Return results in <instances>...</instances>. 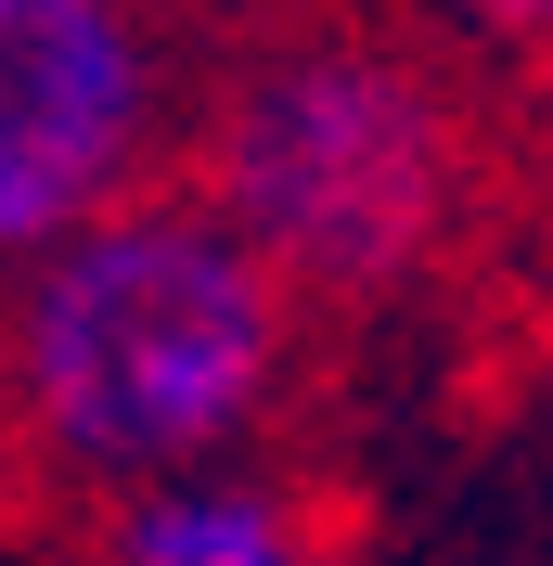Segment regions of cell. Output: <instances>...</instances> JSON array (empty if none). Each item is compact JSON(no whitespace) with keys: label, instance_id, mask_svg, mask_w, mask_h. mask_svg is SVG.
Masks as SVG:
<instances>
[{"label":"cell","instance_id":"obj_4","mask_svg":"<svg viewBox=\"0 0 553 566\" xmlns=\"http://www.w3.org/2000/svg\"><path fill=\"white\" fill-rule=\"evenodd\" d=\"M116 566H310L296 515L244 476H155V490L116 502Z\"/></svg>","mask_w":553,"mask_h":566},{"label":"cell","instance_id":"obj_5","mask_svg":"<svg viewBox=\"0 0 553 566\" xmlns=\"http://www.w3.org/2000/svg\"><path fill=\"white\" fill-rule=\"evenodd\" d=\"M477 13H489L502 39H553V0H477Z\"/></svg>","mask_w":553,"mask_h":566},{"label":"cell","instance_id":"obj_1","mask_svg":"<svg viewBox=\"0 0 553 566\" xmlns=\"http://www.w3.org/2000/svg\"><path fill=\"white\" fill-rule=\"evenodd\" d=\"M13 399L77 476H207L283 374V283L207 193H142L13 283Z\"/></svg>","mask_w":553,"mask_h":566},{"label":"cell","instance_id":"obj_2","mask_svg":"<svg viewBox=\"0 0 553 566\" xmlns=\"http://www.w3.org/2000/svg\"><path fill=\"white\" fill-rule=\"evenodd\" d=\"M207 207L283 296H399L463 219V129L374 39H283L207 116Z\"/></svg>","mask_w":553,"mask_h":566},{"label":"cell","instance_id":"obj_3","mask_svg":"<svg viewBox=\"0 0 553 566\" xmlns=\"http://www.w3.org/2000/svg\"><path fill=\"white\" fill-rule=\"evenodd\" d=\"M155 129H168V65L129 0H0V258L13 271L142 207Z\"/></svg>","mask_w":553,"mask_h":566},{"label":"cell","instance_id":"obj_7","mask_svg":"<svg viewBox=\"0 0 553 566\" xmlns=\"http://www.w3.org/2000/svg\"><path fill=\"white\" fill-rule=\"evenodd\" d=\"M541 52H553V39H541Z\"/></svg>","mask_w":553,"mask_h":566},{"label":"cell","instance_id":"obj_6","mask_svg":"<svg viewBox=\"0 0 553 566\" xmlns=\"http://www.w3.org/2000/svg\"><path fill=\"white\" fill-rule=\"evenodd\" d=\"M0 387H13V335H0Z\"/></svg>","mask_w":553,"mask_h":566}]
</instances>
